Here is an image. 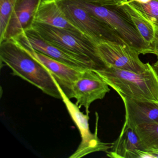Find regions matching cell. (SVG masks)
Instances as JSON below:
<instances>
[{
    "mask_svg": "<svg viewBox=\"0 0 158 158\" xmlns=\"http://www.w3.org/2000/svg\"><path fill=\"white\" fill-rule=\"evenodd\" d=\"M0 59L13 74L23 78L55 98L62 100L55 78L49 71L13 39L0 43Z\"/></svg>",
    "mask_w": 158,
    "mask_h": 158,
    "instance_id": "obj_1",
    "label": "cell"
},
{
    "mask_svg": "<svg viewBox=\"0 0 158 158\" xmlns=\"http://www.w3.org/2000/svg\"><path fill=\"white\" fill-rule=\"evenodd\" d=\"M94 71L119 95L158 102V76L150 64L141 73L113 67Z\"/></svg>",
    "mask_w": 158,
    "mask_h": 158,
    "instance_id": "obj_2",
    "label": "cell"
},
{
    "mask_svg": "<svg viewBox=\"0 0 158 158\" xmlns=\"http://www.w3.org/2000/svg\"><path fill=\"white\" fill-rule=\"evenodd\" d=\"M32 28L46 41L83 59L94 71L106 68L99 54L98 44L84 34L36 22Z\"/></svg>",
    "mask_w": 158,
    "mask_h": 158,
    "instance_id": "obj_3",
    "label": "cell"
},
{
    "mask_svg": "<svg viewBox=\"0 0 158 158\" xmlns=\"http://www.w3.org/2000/svg\"><path fill=\"white\" fill-rule=\"evenodd\" d=\"M90 15L108 25L131 48L140 54H153L152 49L140 35L131 20L117 6H100L86 0H76Z\"/></svg>",
    "mask_w": 158,
    "mask_h": 158,
    "instance_id": "obj_4",
    "label": "cell"
},
{
    "mask_svg": "<svg viewBox=\"0 0 158 158\" xmlns=\"http://www.w3.org/2000/svg\"><path fill=\"white\" fill-rule=\"evenodd\" d=\"M69 22L97 44L110 41L127 44L108 25L92 16L76 0H55Z\"/></svg>",
    "mask_w": 158,
    "mask_h": 158,
    "instance_id": "obj_5",
    "label": "cell"
},
{
    "mask_svg": "<svg viewBox=\"0 0 158 158\" xmlns=\"http://www.w3.org/2000/svg\"><path fill=\"white\" fill-rule=\"evenodd\" d=\"M61 93L62 100L66 106L70 116L79 129L81 134V143L77 150L70 158H79L96 152L103 151L107 152L110 149L111 144L102 142L98 136V116L97 114L96 132L91 133L89 127V113H83L79 110L80 108L76 104L73 103L67 98L64 92L58 85Z\"/></svg>",
    "mask_w": 158,
    "mask_h": 158,
    "instance_id": "obj_6",
    "label": "cell"
},
{
    "mask_svg": "<svg viewBox=\"0 0 158 158\" xmlns=\"http://www.w3.org/2000/svg\"><path fill=\"white\" fill-rule=\"evenodd\" d=\"M101 59L106 67H113L141 73L150 64L143 63L139 58L140 53L127 44L105 41L97 45Z\"/></svg>",
    "mask_w": 158,
    "mask_h": 158,
    "instance_id": "obj_7",
    "label": "cell"
},
{
    "mask_svg": "<svg viewBox=\"0 0 158 158\" xmlns=\"http://www.w3.org/2000/svg\"><path fill=\"white\" fill-rule=\"evenodd\" d=\"M108 84L94 70L82 71L79 77L73 83L70 99L75 98L79 108L84 107L89 113L90 104L97 100L102 99L110 91Z\"/></svg>",
    "mask_w": 158,
    "mask_h": 158,
    "instance_id": "obj_8",
    "label": "cell"
},
{
    "mask_svg": "<svg viewBox=\"0 0 158 158\" xmlns=\"http://www.w3.org/2000/svg\"><path fill=\"white\" fill-rule=\"evenodd\" d=\"M32 56L41 63L51 73L58 85L70 99L73 83L79 77L82 71L64 64L41 52L36 51L27 43L23 34L12 39Z\"/></svg>",
    "mask_w": 158,
    "mask_h": 158,
    "instance_id": "obj_9",
    "label": "cell"
},
{
    "mask_svg": "<svg viewBox=\"0 0 158 158\" xmlns=\"http://www.w3.org/2000/svg\"><path fill=\"white\" fill-rule=\"evenodd\" d=\"M23 34L27 43L36 51L79 70H94L90 64L77 55L46 41L33 28L25 31Z\"/></svg>",
    "mask_w": 158,
    "mask_h": 158,
    "instance_id": "obj_10",
    "label": "cell"
},
{
    "mask_svg": "<svg viewBox=\"0 0 158 158\" xmlns=\"http://www.w3.org/2000/svg\"><path fill=\"white\" fill-rule=\"evenodd\" d=\"M42 0H15L13 10L0 43L31 29Z\"/></svg>",
    "mask_w": 158,
    "mask_h": 158,
    "instance_id": "obj_11",
    "label": "cell"
},
{
    "mask_svg": "<svg viewBox=\"0 0 158 158\" xmlns=\"http://www.w3.org/2000/svg\"><path fill=\"white\" fill-rule=\"evenodd\" d=\"M125 109V124L135 128L137 126L158 123V102L139 100L119 95Z\"/></svg>",
    "mask_w": 158,
    "mask_h": 158,
    "instance_id": "obj_12",
    "label": "cell"
},
{
    "mask_svg": "<svg viewBox=\"0 0 158 158\" xmlns=\"http://www.w3.org/2000/svg\"><path fill=\"white\" fill-rule=\"evenodd\" d=\"M107 155L112 158H139L138 152L142 150L135 128L124 123L118 138L111 143Z\"/></svg>",
    "mask_w": 158,
    "mask_h": 158,
    "instance_id": "obj_13",
    "label": "cell"
},
{
    "mask_svg": "<svg viewBox=\"0 0 158 158\" xmlns=\"http://www.w3.org/2000/svg\"><path fill=\"white\" fill-rule=\"evenodd\" d=\"M35 22L82 33L69 22L55 0L41 1Z\"/></svg>",
    "mask_w": 158,
    "mask_h": 158,
    "instance_id": "obj_14",
    "label": "cell"
},
{
    "mask_svg": "<svg viewBox=\"0 0 158 158\" xmlns=\"http://www.w3.org/2000/svg\"><path fill=\"white\" fill-rule=\"evenodd\" d=\"M119 6L134 24L145 42L152 49L155 33L153 23L129 3H124Z\"/></svg>",
    "mask_w": 158,
    "mask_h": 158,
    "instance_id": "obj_15",
    "label": "cell"
},
{
    "mask_svg": "<svg viewBox=\"0 0 158 158\" xmlns=\"http://www.w3.org/2000/svg\"><path fill=\"white\" fill-rule=\"evenodd\" d=\"M142 150H158V123L139 125L135 128Z\"/></svg>",
    "mask_w": 158,
    "mask_h": 158,
    "instance_id": "obj_16",
    "label": "cell"
},
{
    "mask_svg": "<svg viewBox=\"0 0 158 158\" xmlns=\"http://www.w3.org/2000/svg\"><path fill=\"white\" fill-rule=\"evenodd\" d=\"M15 0H0V40L3 38L13 10Z\"/></svg>",
    "mask_w": 158,
    "mask_h": 158,
    "instance_id": "obj_17",
    "label": "cell"
},
{
    "mask_svg": "<svg viewBox=\"0 0 158 158\" xmlns=\"http://www.w3.org/2000/svg\"><path fill=\"white\" fill-rule=\"evenodd\" d=\"M152 23L158 21V0H151L146 3L129 2Z\"/></svg>",
    "mask_w": 158,
    "mask_h": 158,
    "instance_id": "obj_18",
    "label": "cell"
},
{
    "mask_svg": "<svg viewBox=\"0 0 158 158\" xmlns=\"http://www.w3.org/2000/svg\"><path fill=\"white\" fill-rule=\"evenodd\" d=\"M87 1L100 6H119L125 3L127 0H86Z\"/></svg>",
    "mask_w": 158,
    "mask_h": 158,
    "instance_id": "obj_19",
    "label": "cell"
},
{
    "mask_svg": "<svg viewBox=\"0 0 158 158\" xmlns=\"http://www.w3.org/2000/svg\"><path fill=\"white\" fill-rule=\"evenodd\" d=\"M153 23L154 26L155 33L152 48L153 51V54L156 55L158 58V21Z\"/></svg>",
    "mask_w": 158,
    "mask_h": 158,
    "instance_id": "obj_20",
    "label": "cell"
},
{
    "mask_svg": "<svg viewBox=\"0 0 158 158\" xmlns=\"http://www.w3.org/2000/svg\"><path fill=\"white\" fill-rule=\"evenodd\" d=\"M151 0H127L125 3H129L131 2H136L139 3H146L149 2Z\"/></svg>",
    "mask_w": 158,
    "mask_h": 158,
    "instance_id": "obj_21",
    "label": "cell"
},
{
    "mask_svg": "<svg viewBox=\"0 0 158 158\" xmlns=\"http://www.w3.org/2000/svg\"><path fill=\"white\" fill-rule=\"evenodd\" d=\"M149 152L152 156V158H158V150L153 151L150 152Z\"/></svg>",
    "mask_w": 158,
    "mask_h": 158,
    "instance_id": "obj_22",
    "label": "cell"
},
{
    "mask_svg": "<svg viewBox=\"0 0 158 158\" xmlns=\"http://www.w3.org/2000/svg\"><path fill=\"white\" fill-rule=\"evenodd\" d=\"M152 66V67H153V69H154L155 72H156V73H157V74L158 75V60Z\"/></svg>",
    "mask_w": 158,
    "mask_h": 158,
    "instance_id": "obj_23",
    "label": "cell"
}]
</instances>
